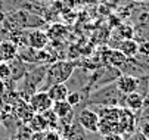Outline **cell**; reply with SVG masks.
Segmentation results:
<instances>
[{
  "label": "cell",
  "instance_id": "obj_11",
  "mask_svg": "<svg viewBox=\"0 0 149 140\" xmlns=\"http://www.w3.org/2000/svg\"><path fill=\"white\" fill-rule=\"evenodd\" d=\"M46 91H47L49 97L52 99L53 102L65 100V99H67V96H68V93H70V90H68V87L65 86V83L53 84V86H50V87H49Z\"/></svg>",
  "mask_w": 149,
  "mask_h": 140
},
{
  "label": "cell",
  "instance_id": "obj_26",
  "mask_svg": "<svg viewBox=\"0 0 149 140\" xmlns=\"http://www.w3.org/2000/svg\"><path fill=\"white\" fill-rule=\"evenodd\" d=\"M146 140H149V139H146Z\"/></svg>",
  "mask_w": 149,
  "mask_h": 140
},
{
  "label": "cell",
  "instance_id": "obj_20",
  "mask_svg": "<svg viewBox=\"0 0 149 140\" xmlns=\"http://www.w3.org/2000/svg\"><path fill=\"white\" fill-rule=\"evenodd\" d=\"M125 140H146V137L139 131V130H136V131H133L132 134H129V137H124Z\"/></svg>",
  "mask_w": 149,
  "mask_h": 140
},
{
  "label": "cell",
  "instance_id": "obj_7",
  "mask_svg": "<svg viewBox=\"0 0 149 140\" xmlns=\"http://www.w3.org/2000/svg\"><path fill=\"white\" fill-rule=\"evenodd\" d=\"M27 43L34 50L46 49L47 43H49V35H47V33L41 31V30H37V28L31 30L30 33H27Z\"/></svg>",
  "mask_w": 149,
  "mask_h": 140
},
{
  "label": "cell",
  "instance_id": "obj_2",
  "mask_svg": "<svg viewBox=\"0 0 149 140\" xmlns=\"http://www.w3.org/2000/svg\"><path fill=\"white\" fill-rule=\"evenodd\" d=\"M77 67H78V64H75L72 61H56V62L50 64V67H47L45 81H43V84H41L40 90L46 91L53 84L65 83L71 77V74L74 72V69Z\"/></svg>",
  "mask_w": 149,
  "mask_h": 140
},
{
  "label": "cell",
  "instance_id": "obj_16",
  "mask_svg": "<svg viewBox=\"0 0 149 140\" xmlns=\"http://www.w3.org/2000/svg\"><path fill=\"white\" fill-rule=\"evenodd\" d=\"M65 100H67V102H68L74 109H75V108H77V106H80V105H81V102H83L81 91H70Z\"/></svg>",
  "mask_w": 149,
  "mask_h": 140
},
{
  "label": "cell",
  "instance_id": "obj_5",
  "mask_svg": "<svg viewBox=\"0 0 149 140\" xmlns=\"http://www.w3.org/2000/svg\"><path fill=\"white\" fill-rule=\"evenodd\" d=\"M100 59L103 61V64L109 65L112 68H118V69H121L123 65L127 62V58L118 49H111V47H103L102 49Z\"/></svg>",
  "mask_w": 149,
  "mask_h": 140
},
{
  "label": "cell",
  "instance_id": "obj_13",
  "mask_svg": "<svg viewBox=\"0 0 149 140\" xmlns=\"http://www.w3.org/2000/svg\"><path fill=\"white\" fill-rule=\"evenodd\" d=\"M31 131H46L47 130V123L43 118L41 114H34V116L30 119V123L25 124Z\"/></svg>",
  "mask_w": 149,
  "mask_h": 140
},
{
  "label": "cell",
  "instance_id": "obj_4",
  "mask_svg": "<svg viewBox=\"0 0 149 140\" xmlns=\"http://www.w3.org/2000/svg\"><path fill=\"white\" fill-rule=\"evenodd\" d=\"M28 105L30 108L36 112V114H41L47 109H52L53 106V100L49 97L47 91L45 90H37L36 93H33L28 99Z\"/></svg>",
  "mask_w": 149,
  "mask_h": 140
},
{
  "label": "cell",
  "instance_id": "obj_10",
  "mask_svg": "<svg viewBox=\"0 0 149 140\" xmlns=\"http://www.w3.org/2000/svg\"><path fill=\"white\" fill-rule=\"evenodd\" d=\"M16 53H18V47L10 42V40L0 42V62L12 61V59L16 58Z\"/></svg>",
  "mask_w": 149,
  "mask_h": 140
},
{
  "label": "cell",
  "instance_id": "obj_17",
  "mask_svg": "<svg viewBox=\"0 0 149 140\" xmlns=\"http://www.w3.org/2000/svg\"><path fill=\"white\" fill-rule=\"evenodd\" d=\"M12 78V68L9 62H0V80L3 81H8V80Z\"/></svg>",
  "mask_w": 149,
  "mask_h": 140
},
{
  "label": "cell",
  "instance_id": "obj_25",
  "mask_svg": "<svg viewBox=\"0 0 149 140\" xmlns=\"http://www.w3.org/2000/svg\"><path fill=\"white\" fill-rule=\"evenodd\" d=\"M133 2H136V3H143V2H146V0H133Z\"/></svg>",
  "mask_w": 149,
  "mask_h": 140
},
{
  "label": "cell",
  "instance_id": "obj_24",
  "mask_svg": "<svg viewBox=\"0 0 149 140\" xmlns=\"http://www.w3.org/2000/svg\"><path fill=\"white\" fill-rule=\"evenodd\" d=\"M3 19H5V13H3V12H0V24L3 22Z\"/></svg>",
  "mask_w": 149,
  "mask_h": 140
},
{
  "label": "cell",
  "instance_id": "obj_14",
  "mask_svg": "<svg viewBox=\"0 0 149 140\" xmlns=\"http://www.w3.org/2000/svg\"><path fill=\"white\" fill-rule=\"evenodd\" d=\"M41 115H43V118L46 119L47 128H58L59 130V118L55 115V112L52 109H47L45 112H41Z\"/></svg>",
  "mask_w": 149,
  "mask_h": 140
},
{
  "label": "cell",
  "instance_id": "obj_1",
  "mask_svg": "<svg viewBox=\"0 0 149 140\" xmlns=\"http://www.w3.org/2000/svg\"><path fill=\"white\" fill-rule=\"evenodd\" d=\"M124 94L115 86V81L92 91L84 100V106H123Z\"/></svg>",
  "mask_w": 149,
  "mask_h": 140
},
{
  "label": "cell",
  "instance_id": "obj_18",
  "mask_svg": "<svg viewBox=\"0 0 149 140\" xmlns=\"http://www.w3.org/2000/svg\"><path fill=\"white\" fill-rule=\"evenodd\" d=\"M43 140H63V139H62V134L58 128H47L45 131Z\"/></svg>",
  "mask_w": 149,
  "mask_h": 140
},
{
  "label": "cell",
  "instance_id": "obj_15",
  "mask_svg": "<svg viewBox=\"0 0 149 140\" xmlns=\"http://www.w3.org/2000/svg\"><path fill=\"white\" fill-rule=\"evenodd\" d=\"M118 34H120V40H125V38H133L134 35V30L132 25H127V24H121L117 28Z\"/></svg>",
  "mask_w": 149,
  "mask_h": 140
},
{
  "label": "cell",
  "instance_id": "obj_3",
  "mask_svg": "<svg viewBox=\"0 0 149 140\" xmlns=\"http://www.w3.org/2000/svg\"><path fill=\"white\" fill-rule=\"evenodd\" d=\"M75 118H77L78 124L81 125V128L86 133H97L100 118L95 109H90L89 106H84L83 109H80V112L75 115Z\"/></svg>",
  "mask_w": 149,
  "mask_h": 140
},
{
  "label": "cell",
  "instance_id": "obj_12",
  "mask_svg": "<svg viewBox=\"0 0 149 140\" xmlns=\"http://www.w3.org/2000/svg\"><path fill=\"white\" fill-rule=\"evenodd\" d=\"M52 111L55 112V115L59 118V119H63V118H68V116H72L75 114L74 108L67 102V100H59V102H53V106H52Z\"/></svg>",
  "mask_w": 149,
  "mask_h": 140
},
{
  "label": "cell",
  "instance_id": "obj_8",
  "mask_svg": "<svg viewBox=\"0 0 149 140\" xmlns=\"http://www.w3.org/2000/svg\"><path fill=\"white\" fill-rule=\"evenodd\" d=\"M145 105V96L139 91H133L130 94H124V99H123V106L130 109L132 112H140L142 108Z\"/></svg>",
  "mask_w": 149,
  "mask_h": 140
},
{
  "label": "cell",
  "instance_id": "obj_21",
  "mask_svg": "<svg viewBox=\"0 0 149 140\" xmlns=\"http://www.w3.org/2000/svg\"><path fill=\"white\" fill-rule=\"evenodd\" d=\"M100 140H125L123 134H118V133H112V134H105L102 136Z\"/></svg>",
  "mask_w": 149,
  "mask_h": 140
},
{
  "label": "cell",
  "instance_id": "obj_23",
  "mask_svg": "<svg viewBox=\"0 0 149 140\" xmlns=\"http://www.w3.org/2000/svg\"><path fill=\"white\" fill-rule=\"evenodd\" d=\"M6 91V81H3V80H0V96H3Z\"/></svg>",
  "mask_w": 149,
  "mask_h": 140
},
{
  "label": "cell",
  "instance_id": "obj_19",
  "mask_svg": "<svg viewBox=\"0 0 149 140\" xmlns=\"http://www.w3.org/2000/svg\"><path fill=\"white\" fill-rule=\"evenodd\" d=\"M139 55L149 58V42H142L139 43Z\"/></svg>",
  "mask_w": 149,
  "mask_h": 140
},
{
  "label": "cell",
  "instance_id": "obj_6",
  "mask_svg": "<svg viewBox=\"0 0 149 140\" xmlns=\"http://www.w3.org/2000/svg\"><path fill=\"white\" fill-rule=\"evenodd\" d=\"M139 84H140V78L127 75V74H121L115 80V86L121 94H130L133 91H139Z\"/></svg>",
  "mask_w": 149,
  "mask_h": 140
},
{
  "label": "cell",
  "instance_id": "obj_9",
  "mask_svg": "<svg viewBox=\"0 0 149 140\" xmlns=\"http://www.w3.org/2000/svg\"><path fill=\"white\" fill-rule=\"evenodd\" d=\"M117 49L129 59V58H134L136 55H139V43L136 42L134 38H125V40H121L118 43Z\"/></svg>",
  "mask_w": 149,
  "mask_h": 140
},
{
  "label": "cell",
  "instance_id": "obj_22",
  "mask_svg": "<svg viewBox=\"0 0 149 140\" xmlns=\"http://www.w3.org/2000/svg\"><path fill=\"white\" fill-rule=\"evenodd\" d=\"M45 131H33L30 136V140H43Z\"/></svg>",
  "mask_w": 149,
  "mask_h": 140
}]
</instances>
